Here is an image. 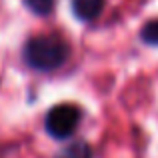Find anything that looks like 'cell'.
Listing matches in <instances>:
<instances>
[{"label": "cell", "mask_w": 158, "mask_h": 158, "mask_svg": "<svg viewBox=\"0 0 158 158\" xmlns=\"http://www.w3.org/2000/svg\"><path fill=\"white\" fill-rule=\"evenodd\" d=\"M70 46L62 36L58 34H40L26 40L22 48V58L26 66L38 72H50L56 70L68 60Z\"/></svg>", "instance_id": "obj_1"}, {"label": "cell", "mask_w": 158, "mask_h": 158, "mask_svg": "<svg viewBox=\"0 0 158 158\" xmlns=\"http://www.w3.org/2000/svg\"><path fill=\"white\" fill-rule=\"evenodd\" d=\"M82 118V112L74 104H56L50 108L44 118V128L46 132L56 140H64L74 134Z\"/></svg>", "instance_id": "obj_2"}, {"label": "cell", "mask_w": 158, "mask_h": 158, "mask_svg": "<svg viewBox=\"0 0 158 158\" xmlns=\"http://www.w3.org/2000/svg\"><path fill=\"white\" fill-rule=\"evenodd\" d=\"M106 0H72V14L82 22L96 20L104 10Z\"/></svg>", "instance_id": "obj_3"}, {"label": "cell", "mask_w": 158, "mask_h": 158, "mask_svg": "<svg viewBox=\"0 0 158 158\" xmlns=\"http://www.w3.org/2000/svg\"><path fill=\"white\" fill-rule=\"evenodd\" d=\"M56 158H92V148L84 140H76L66 148H62Z\"/></svg>", "instance_id": "obj_4"}, {"label": "cell", "mask_w": 158, "mask_h": 158, "mask_svg": "<svg viewBox=\"0 0 158 158\" xmlns=\"http://www.w3.org/2000/svg\"><path fill=\"white\" fill-rule=\"evenodd\" d=\"M24 6L36 16H48L54 10V4L56 0H22Z\"/></svg>", "instance_id": "obj_5"}, {"label": "cell", "mask_w": 158, "mask_h": 158, "mask_svg": "<svg viewBox=\"0 0 158 158\" xmlns=\"http://www.w3.org/2000/svg\"><path fill=\"white\" fill-rule=\"evenodd\" d=\"M140 40L146 42L148 46H158V18L148 20V22L140 28Z\"/></svg>", "instance_id": "obj_6"}]
</instances>
